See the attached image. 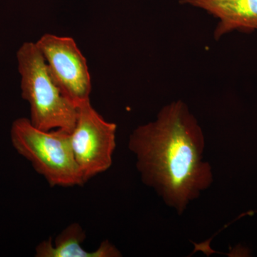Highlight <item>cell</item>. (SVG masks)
Wrapping results in <instances>:
<instances>
[{"mask_svg":"<svg viewBox=\"0 0 257 257\" xmlns=\"http://www.w3.org/2000/svg\"><path fill=\"white\" fill-rule=\"evenodd\" d=\"M86 239L85 231L77 223L69 225L52 239L39 243L36 247L37 257H118L121 253L109 241H103L96 250L87 251L82 244Z\"/></svg>","mask_w":257,"mask_h":257,"instance_id":"cell-7","label":"cell"},{"mask_svg":"<svg viewBox=\"0 0 257 257\" xmlns=\"http://www.w3.org/2000/svg\"><path fill=\"white\" fill-rule=\"evenodd\" d=\"M11 140L17 152L31 162L50 187L85 184L74 157L70 133L62 130L45 131L27 118H19L12 125Z\"/></svg>","mask_w":257,"mask_h":257,"instance_id":"cell-3","label":"cell"},{"mask_svg":"<svg viewBox=\"0 0 257 257\" xmlns=\"http://www.w3.org/2000/svg\"><path fill=\"white\" fill-rule=\"evenodd\" d=\"M128 147L143 182L179 214L212 182L202 128L183 101L164 106L155 121L137 128Z\"/></svg>","mask_w":257,"mask_h":257,"instance_id":"cell-1","label":"cell"},{"mask_svg":"<svg viewBox=\"0 0 257 257\" xmlns=\"http://www.w3.org/2000/svg\"><path fill=\"white\" fill-rule=\"evenodd\" d=\"M36 45L62 94L77 107L90 101L92 84L87 60L73 39L45 34Z\"/></svg>","mask_w":257,"mask_h":257,"instance_id":"cell-5","label":"cell"},{"mask_svg":"<svg viewBox=\"0 0 257 257\" xmlns=\"http://www.w3.org/2000/svg\"><path fill=\"white\" fill-rule=\"evenodd\" d=\"M180 3L204 10L217 19L216 40L231 32L257 30V0H180Z\"/></svg>","mask_w":257,"mask_h":257,"instance_id":"cell-6","label":"cell"},{"mask_svg":"<svg viewBox=\"0 0 257 257\" xmlns=\"http://www.w3.org/2000/svg\"><path fill=\"white\" fill-rule=\"evenodd\" d=\"M77 109L71 141L76 162L86 183L111 167L116 147V125L106 121L92 107L90 101Z\"/></svg>","mask_w":257,"mask_h":257,"instance_id":"cell-4","label":"cell"},{"mask_svg":"<svg viewBox=\"0 0 257 257\" xmlns=\"http://www.w3.org/2000/svg\"><path fill=\"white\" fill-rule=\"evenodd\" d=\"M17 59L22 97L30 104L32 124L45 131L62 130L72 133L78 109L54 82L36 43L25 42L17 52Z\"/></svg>","mask_w":257,"mask_h":257,"instance_id":"cell-2","label":"cell"}]
</instances>
